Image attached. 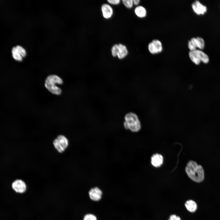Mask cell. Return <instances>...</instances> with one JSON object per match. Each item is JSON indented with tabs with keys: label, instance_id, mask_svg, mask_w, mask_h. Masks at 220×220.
I'll list each match as a JSON object with an SVG mask.
<instances>
[{
	"label": "cell",
	"instance_id": "6da1fadb",
	"mask_svg": "<svg viewBox=\"0 0 220 220\" xmlns=\"http://www.w3.org/2000/svg\"><path fill=\"white\" fill-rule=\"evenodd\" d=\"M188 177L196 182H202L204 178V172L202 167L194 161H189L185 169Z\"/></svg>",
	"mask_w": 220,
	"mask_h": 220
},
{
	"label": "cell",
	"instance_id": "7a4b0ae2",
	"mask_svg": "<svg viewBox=\"0 0 220 220\" xmlns=\"http://www.w3.org/2000/svg\"><path fill=\"white\" fill-rule=\"evenodd\" d=\"M124 119L123 125L126 129L130 130L133 132H138L140 130L141 127L140 122L135 113L129 112L125 115Z\"/></svg>",
	"mask_w": 220,
	"mask_h": 220
},
{
	"label": "cell",
	"instance_id": "3957f363",
	"mask_svg": "<svg viewBox=\"0 0 220 220\" xmlns=\"http://www.w3.org/2000/svg\"><path fill=\"white\" fill-rule=\"evenodd\" d=\"M62 79L58 76L52 75L48 76L46 79L45 86L46 88L53 94L59 95L61 94V90L56 84H61Z\"/></svg>",
	"mask_w": 220,
	"mask_h": 220
},
{
	"label": "cell",
	"instance_id": "277c9868",
	"mask_svg": "<svg viewBox=\"0 0 220 220\" xmlns=\"http://www.w3.org/2000/svg\"><path fill=\"white\" fill-rule=\"evenodd\" d=\"M111 52L113 57L117 56L119 59H123L128 54L126 46L121 43L114 45L112 48Z\"/></svg>",
	"mask_w": 220,
	"mask_h": 220
},
{
	"label": "cell",
	"instance_id": "5b68a950",
	"mask_svg": "<svg viewBox=\"0 0 220 220\" xmlns=\"http://www.w3.org/2000/svg\"><path fill=\"white\" fill-rule=\"evenodd\" d=\"M53 145L56 149L60 153L64 152L68 145V141L64 136L59 135L54 140Z\"/></svg>",
	"mask_w": 220,
	"mask_h": 220
},
{
	"label": "cell",
	"instance_id": "8992f818",
	"mask_svg": "<svg viewBox=\"0 0 220 220\" xmlns=\"http://www.w3.org/2000/svg\"><path fill=\"white\" fill-rule=\"evenodd\" d=\"M12 187L16 192L20 193H25L27 189L25 183L22 180L20 179L14 181L12 184Z\"/></svg>",
	"mask_w": 220,
	"mask_h": 220
},
{
	"label": "cell",
	"instance_id": "52a82bcc",
	"mask_svg": "<svg viewBox=\"0 0 220 220\" xmlns=\"http://www.w3.org/2000/svg\"><path fill=\"white\" fill-rule=\"evenodd\" d=\"M192 8L193 12L198 15L204 14L207 10V7L198 0L195 1L192 3Z\"/></svg>",
	"mask_w": 220,
	"mask_h": 220
},
{
	"label": "cell",
	"instance_id": "ba28073f",
	"mask_svg": "<svg viewBox=\"0 0 220 220\" xmlns=\"http://www.w3.org/2000/svg\"><path fill=\"white\" fill-rule=\"evenodd\" d=\"M88 194L90 198L92 200L98 201L101 199L102 192L98 187H94L90 189Z\"/></svg>",
	"mask_w": 220,
	"mask_h": 220
},
{
	"label": "cell",
	"instance_id": "9c48e42d",
	"mask_svg": "<svg viewBox=\"0 0 220 220\" xmlns=\"http://www.w3.org/2000/svg\"><path fill=\"white\" fill-rule=\"evenodd\" d=\"M101 10L103 17L106 19L110 18L113 15V9L108 4H103L101 7Z\"/></svg>",
	"mask_w": 220,
	"mask_h": 220
},
{
	"label": "cell",
	"instance_id": "30bf717a",
	"mask_svg": "<svg viewBox=\"0 0 220 220\" xmlns=\"http://www.w3.org/2000/svg\"><path fill=\"white\" fill-rule=\"evenodd\" d=\"M163 158L162 155L158 153L153 154L151 158V163L154 167H158L163 164Z\"/></svg>",
	"mask_w": 220,
	"mask_h": 220
},
{
	"label": "cell",
	"instance_id": "8fae6325",
	"mask_svg": "<svg viewBox=\"0 0 220 220\" xmlns=\"http://www.w3.org/2000/svg\"><path fill=\"white\" fill-rule=\"evenodd\" d=\"M201 62L204 64H207L209 59L208 56L202 50L196 49L193 51Z\"/></svg>",
	"mask_w": 220,
	"mask_h": 220
},
{
	"label": "cell",
	"instance_id": "7c38bea8",
	"mask_svg": "<svg viewBox=\"0 0 220 220\" xmlns=\"http://www.w3.org/2000/svg\"><path fill=\"white\" fill-rule=\"evenodd\" d=\"M134 12L137 16L140 18L144 17L146 16V10L142 6H138L136 7L135 9Z\"/></svg>",
	"mask_w": 220,
	"mask_h": 220
},
{
	"label": "cell",
	"instance_id": "4fadbf2b",
	"mask_svg": "<svg viewBox=\"0 0 220 220\" xmlns=\"http://www.w3.org/2000/svg\"><path fill=\"white\" fill-rule=\"evenodd\" d=\"M185 206L187 209L191 212H195L197 208L196 203L193 200H188L185 203Z\"/></svg>",
	"mask_w": 220,
	"mask_h": 220
},
{
	"label": "cell",
	"instance_id": "5bb4252c",
	"mask_svg": "<svg viewBox=\"0 0 220 220\" xmlns=\"http://www.w3.org/2000/svg\"><path fill=\"white\" fill-rule=\"evenodd\" d=\"M152 42L154 45L156 54L161 52L163 48L161 41L158 39H154L152 40Z\"/></svg>",
	"mask_w": 220,
	"mask_h": 220
},
{
	"label": "cell",
	"instance_id": "9a60e30c",
	"mask_svg": "<svg viewBox=\"0 0 220 220\" xmlns=\"http://www.w3.org/2000/svg\"><path fill=\"white\" fill-rule=\"evenodd\" d=\"M12 56L15 60L21 61L23 60V57L17 51L16 46L13 47L11 50Z\"/></svg>",
	"mask_w": 220,
	"mask_h": 220
},
{
	"label": "cell",
	"instance_id": "2e32d148",
	"mask_svg": "<svg viewBox=\"0 0 220 220\" xmlns=\"http://www.w3.org/2000/svg\"><path fill=\"white\" fill-rule=\"evenodd\" d=\"M195 39L197 48L201 50L204 49L205 47V42L204 39L199 37H195Z\"/></svg>",
	"mask_w": 220,
	"mask_h": 220
},
{
	"label": "cell",
	"instance_id": "e0dca14e",
	"mask_svg": "<svg viewBox=\"0 0 220 220\" xmlns=\"http://www.w3.org/2000/svg\"><path fill=\"white\" fill-rule=\"evenodd\" d=\"M189 56L191 60L195 64L198 65L201 62L193 51H190Z\"/></svg>",
	"mask_w": 220,
	"mask_h": 220
},
{
	"label": "cell",
	"instance_id": "ac0fdd59",
	"mask_svg": "<svg viewBox=\"0 0 220 220\" xmlns=\"http://www.w3.org/2000/svg\"><path fill=\"white\" fill-rule=\"evenodd\" d=\"M16 47L20 55L22 57L26 56V52L25 49L22 46L20 45H17Z\"/></svg>",
	"mask_w": 220,
	"mask_h": 220
},
{
	"label": "cell",
	"instance_id": "d6986e66",
	"mask_svg": "<svg viewBox=\"0 0 220 220\" xmlns=\"http://www.w3.org/2000/svg\"><path fill=\"white\" fill-rule=\"evenodd\" d=\"M83 220H97L96 217L91 214H87L83 217Z\"/></svg>",
	"mask_w": 220,
	"mask_h": 220
},
{
	"label": "cell",
	"instance_id": "ffe728a7",
	"mask_svg": "<svg viewBox=\"0 0 220 220\" xmlns=\"http://www.w3.org/2000/svg\"><path fill=\"white\" fill-rule=\"evenodd\" d=\"M122 2L125 6L127 8H130L133 6V0H123Z\"/></svg>",
	"mask_w": 220,
	"mask_h": 220
},
{
	"label": "cell",
	"instance_id": "44dd1931",
	"mask_svg": "<svg viewBox=\"0 0 220 220\" xmlns=\"http://www.w3.org/2000/svg\"><path fill=\"white\" fill-rule=\"evenodd\" d=\"M148 49L151 53L153 54H156L154 45L152 42L148 44Z\"/></svg>",
	"mask_w": 220,
	"mask_h": 220
},
{
	"label": "cell",
	"instance_id": "7402d4cb",
	"mask_svg": "<svg viewBox=\"0 0 220 220\" xmlns=\"http://www.w3.org/2000/svg\"><path fill=\"white\" fill-rule=\"evenodd\" d=\"M188 47L190 51H194L197 49L196 46L190 40L188 42Z\"/></svg>",
	"mask_w": 220,
	"mask_h": 220
},
{
	"label": "cell",
	"instance_id": "603a6c76",
	"mask_svg": "<svg viewBox=\"0 0 220 220\" xmlns=\"http://www.w3.org/2000/svg\"><path fill=\"white\" fill-rule=\"evenodd\" d=\"M107 1L111 4L117 5L120 3V0H108Z\"/></svg>",
	"mask_w": 220,
	"mask_h": 220
},
{
	"label": "cell",
	"instance_id": "cb8c5ba5",
	"mask_svg": "<svg viewBox=\"0 0 220 220\" xmlns=\"http://www.w3.org/2000/svg\"><path fill=\"white\" fill-rule=\"evenodd\" d=\"M168 220H181L180 218L175 215H173L170 216Z\"/></svg>",
	"mask_w": 220,
	"mask_h": 220
},
{
	"label": "cell",
	"instance_id": "d4e9b609",
	"mask_svg": "<svg viewBox=\"0 0 220 220\" xmlns=\"http://www.w3.org/2000/svg\"><path fill=\"white\" fill-rule=\"evenodd\" d=\"M133 3L135 5H138L139 4L140 1L139 0H133Z\"/></svg>",
	"mask_w": 220,
	"mask_h": 220
}]
</instances>
